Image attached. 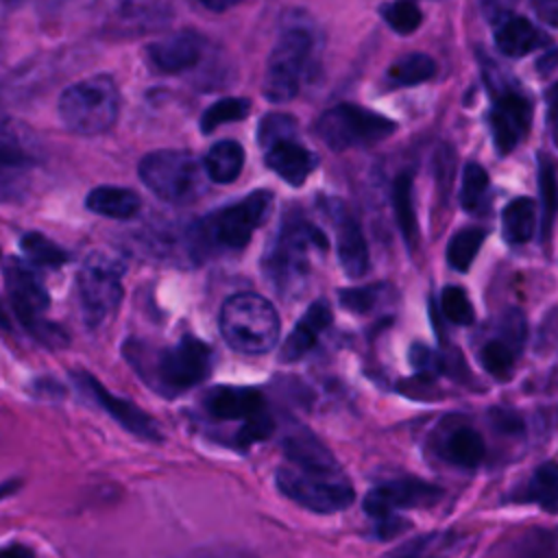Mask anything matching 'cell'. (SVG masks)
I'll list each match as a JSON object with an SVG mask.
<instances>
[{
	"instance_id": "1",
	"label": "cell",
	"mask_w": 558,
	"mask_h": 558,
	"mask_svg": "<svg viewBox=\"0 0 558 558\" xmlns=\"http://www.w3.org/2000/svg\"><path fill=\"white\" fill-rule=\"evenodd\" d=\"M323 251H327L325 233L303 216L288 214L262 257V272L279 296H301L312 275L314 253Z\"/></svg>"
},
{
	"instance_id": "2",
	"label": "cell",
	"mask_w": 558,
	"mask_h": 558,
	"mask_svg": "<svg viewBox=\"0 0 558 558\" xmlns=\"http://www.w3.org/2000/svg\"><path fill=\"white\" fill-rule=\"evenodd\" d=\"M320 39L316 24L303 13L286 15L279 37L268 54L262 92L270 102L292 100L301 83L314 72Z\"/></svg>"
},
{
	"instance_id": "3",
	"label": "cell",
	"mask_w": 558,
	"mask_h": 558,
	"mask_svg": "<svg viewBox=\"0 0 558 558\" xmlns=\"http://www.w3.org/2000/svg\"><path fill=\"white\" fill-rule=\"evenodd\" d=\"M270 207L272 194L268 190H255L231 205L214 209L192 225L187 233L190 255L207 259L242 251L251 242L255 229L266 220Z\"/></svg>"
},
{
	"instance_id": "4",
	"label": "cell",
	"mask_w": 558,
	"mask_h": 558,
	"mask_svg": "<svg viewBox=\"0 0 558 558\" xmlns=\"http://www.w3.org/2000/svg\"><path fill=\"white\" fill-rule=\"evenodd\" d=\"M279 329L281 323L275 307L255 292H238L220 310L222 338L240 353H268L279 340Z\"/></svg>"
},
{
	"instance_id": "5",
	"label": "cell",
	"mask_w": 558,
	"mask_h": 558,
	"mask_svg": "<svg viewBox=\"0 0 558 558\" xmlns=\"http://www.w3.org/2000/svg\"><path fill=\"white\" fill-rule=\"evenodd\" d=\"M144 185L166 203L185 205L207 192L209 174L187 150H155L148 153L137 166Z\"/></svg>"
},
{
	"instance_id": "6",
	"label": "cell",
	"mask_w": 558,
	"mask_h": 558,
	"mask_svg": "<svg viewBox=\"0 0 558 558\" xmlns=\"http://www.w3.org/2000/svg\"><path fill=\"white\" fill-rule=\"evenodd\" d=\"M120 109V94L111 76L96 74L63 89L59 118L72 133L98 135L113 126Z\"/></svg>"
},
{
	"instance_id": "7",
	"label": "cell",
	"mask_w": 558,
	"mask_h": 558,
	"mask_svg": "<svg viewBox=\"0 0 558 558\" xmlns=\"http://www.w3.org/2000/svg\"><path fill=\"white\" fill-rule=\"evenodd\" d=\"M4 290L15 316L33 336L48 347H63L68 342V336L59 327L44 320L50 296L39 275L28 264L17 257L4 259Z\"/></svg>"
},
{
	"instance_id": "8",
	"label": "cell",
	"mask_w": 558,
	"mask_h": 558,
	"mask_svg": "<svg viewBox=\"0 0 558 558\" xmlns=\"http://www.w3.org/2000/svg\"><path fill=\"white\" fill-rule=\"evenodd\" d=\"M122 264L107 253H92L78 275V303L83 323L96 331L105 327L122 301Z\"/></svg>"
},
{
	"instance_id": "9",
	"label": "cell",
	"mask_w": 558,
	"mask_h": 558,
	"mask_svg": "<svg viewBox=\"0 0 558 558\" xmlns=\"http://www.w3.org/2000/svg\"><path fill=\"white\" fill-rule=\"evenodd\" d=\"M150 386L163 395H179L211 373V347L194 336H183L177 344L161 349L150 368L140 371Z\"/></svg>"
},
{
	"instance_id": "10",
	"label": "cell",
	"mask_w": 558,
	"mask_h": 558,
	"mask_svg": "<svg viewBox=\"0 0 558 558\" xmlns=\"http://www.w3.org/2000/svg\"><path fill=\"white\" fill-rule=\"evenodd\" d=\"M395 131L397 124L386 116L351 102L336 105L316 120L318 140L333 150L371 146L390 137Z\"/></svg>"
},
{
	"instance_id": "11",
	"label": "cell",
	"mask_w": 558,
	"mask_h": 558,
	"mask_svg": "<svg viewBox=\"0 0 558 558\" xmlns=\"http://www.w3.org/2000/svg\"><path fill=\"white\" fill-rule=\"evenodd\" d=\"M277 488L301 508H307L318 514L340 512L349 508L355 499L353 484L344 473H310L294 469L290 464L277 469Z\"/></svg>"
},
{
	"instance_id": "12",
	"label": "cell",
	"mask_w": 558,
	"mask_h": 558,
	"mask_svg": "<svg viewBox=\"0 0 558 558\" xmlns=\"http://www.w3.org/2000/svg\"><path fill=\"white\" fill-rule=\"evenodd\" d=\"M440 497L442 490L429 482L416 477H399L375 486L364 499V510L375 519H384L397 514V510L434 506Z\"/></svg>"
},
{
	"instance_id": "13",
	"label": "cell",
	"mask_w": 558,
	"mask_h": 558,
	"mask_svg": "<svg viewBox=\"0 0 558 558\" xmlns=\"http://www.w3.org/2000/svg\"><path fill=\"white\" fill-rule=\"evenodd\" d=\"M72 379L94 403H98L109 416H113V421L120 423L126 432H131L137 438H144V440H153V442L161 440V432H159L157 423L144 410H140L129 399L109 392L94 375L74 371Z\"/></svg>"
},
{
	"instance_id": "14",
	"label": "cell",
	"mask_w": 558,
	"mask_h": 558,
	"mask_svg": "<svg viewBox=\"0 0 558 558\" xmlns=\"http://www.w3.org/2000/svg\"><path fill=\"white\" fill-rule=\"evenodd\" d=\"M488 122L497 150L506 155L525 137L532 122V102L523 94L501 87L493 96Z\"/></svg>"
},
{
	"instance_id": "15",
	"label": "cell",
	"mask_w": 558,
	"mask_h": 558,
	"mask_svg": "<svg viewBox=\"0 0 558 558\" xmlns=\"http://www.w3.org/2000/svg\"><path fill=\"white\" fill-rule=\"evenodd\" d=\"M281 449H283L288 464L294 469L310 471V473H325V475L342 473L331 449H327V445L307 427H301V425L292 427L283 436Z\"/></svg>"
},
{
	"instance_id": "16",
	"label": "cell",
	"mask_w": 558,
	"mask_h": 558,
	"mask_svg": "<svg viewBox=\"0 0 558 558\" xmlns=\"http://www.w3.org/2000/svg\"><path fill=\"white\" fill-rule=\"evenodd\" d=\"M205 41L192 31H179L146 46L148 63L161 74H177L198 63Z\"/></svg>"
},
{
	"instance_id": "17",
	"label": "cell",
	"mask_w": 558,
	"mask_h": 558,
	"mask_svg": "<svg viewBox=\"0 0 558 558\" xmlns=\"http://www.w3.org/2000/svg\"><path fill=\"white\" fill-rule=\"evenodd\" d=\"M266 166L281 177L288 185H303L305 179L314 172L318 159L312 150H307L296 135H286L275 140L264 148Z\"/></svg>"
},
{
	"instance_id": "18",
	"label": "cell",
	"mask_w": 558,
	"mask_h": 558,
	"mask_svg": "<svg viewBox=\"0 0 558 558\" xmlns=\"http://www.w3.org/2000/svg\"><path fill=\"white\" fill-rule=\"evenodd\" d=\"M329 214L333 218L338 262L351 279H360L368 270V264H371L364 231H362L360 222L351 214H347L342 207H333V211H329Z\"/></svg>"
},
{
	"instance_id": "19",
	"label": "cell",
	"mask_w": 558,
	"mask_h": 558,
	"mask_svg": "<svg viewBox=\"0 0 558 558\" xmlns=\"http://www.w3.org/2000/svg\"><path fill=\"white\" fill-rule=\"evenodd\" d=\"M203 405L218 421H248L266 410L262 392L248 386H214L203 397Z\"/></svg>"
},
{
	"instance_id": "20",
	"label": "cell",
	"mask_w": 558,
	"mask_h": 558,
	"mask_svg": "<svg viewBox=\"0 0 558 558\" xmlns=\"http://www.w3.org/2000/svg\"><path fill=\"white\" fill-rule=\"evenodd\" d=\"M166 17L168 11L159 0H116L105 24L116 35H142L159 26Z\"/></svg>"
},
{
	"instance_id": "21",
	"label": "cell",
	"mask_w": 558,
	"mask_h": 558,
	"mask_svg": "<svg viewBox=\"0 0 558 558\" xmlns=\"http://www.w3.org/2000/svg\"><path fill=\"white\" fill-rule=\"evenodd\" d=\"M329 323H331L329 305L325 301L312 303L305 310V314L299 318V323L294 325L290 336L283 340V344L279 349L281 362H296L305 353H310V349L318 342L320 333L329 327Z\"/></svg>"
},
{
	"instance_id": "22",
	"label": "cell",
	"mask_w": 558,
	"mask_h": 558,
	"mask_svg": "<svg viewBox=\"0 0 558 558\" xmlns=\"http://www.w3.org/2000/svg\"><path fill=\"white\" fill-rule=\"evenodd\" d=\"M493 35H495V44H497L499 52L506 57H512V59L530 54L543 41V35L538 33V28L532 26V22L527 17L514 15V13L499 17Z\"/></svg>"
},
{
	"instance_id": "23",
	"label": "cell",
	"mask_w": 558,
	"mask_h": 558,
	"mask_svg": "<svg viewBox=\"0 0 558 558\" xmlns=\"http://www.w3.org/2000/svg\"><path fill=\"white\" fill-rule=\"evenodd\" d=\"M85 205L89 211H94L98 216L124 220L140 211L142 198L133 190H126V187L100 185V187H94L85 196Z\"/></svg>"
},
{
	"instance_id": "24",
	"label": "cell",
	"mask_w": 558,
	"mask_h": 558,
	"mask_svg": "<svg viewBox=\"0 0 558 558\" xmlns=\"http://www.w3.org/2000/svg\"><path fill=\"white\" fill-rule=\"evenodd\" d=\"M440 451L447 462L462 469H475L484 460L486 445L480 432H475L473 427L460 425L445 436Z\"/></svg>"
},
{
	"instance_id": "25",
	"label": "cell",
	"mask_w": 558,
	"mask_h": 558,
	"mask_svg": "<svg viewBox=\"0 0 558 558\" xmlns=\"http://www.w3.org/2000/svg\"><path fill=\"white\" fill-rule=\"evenodd\" d=\"M205 168L214 183H231L240 177L244 166V150L233 140L216 142L205 155Z\"/></svg>"
},
{
	"instance_id": "26",
	"label": "cell",
	"mask_w": 558,
	"mask_h": 558,
	"mask_svg": "<svg viewBox=\"0 0 558 558\" xmlns=\"http://www.w3.org/2000/svg\"><path fill=\"white\" fill-rule=\"evenodd\" d=\"M536 227V205L527 196L512 198L501 211L504 238L510 244H523L534 235Z\"/></svg>"
},
{
	"instance_id": "27",
	"label": "cell",
	"mask_w": 558,
	"mask_h": 558,
	"mask_svg": "<svg viewBox=\"0 0 558 558\" xmlns=\"http://www.w3.org/2000/svg\"><path fill=\"white\" fill-rule=\"evenodd\" d=\"M436 74V61L425 52H408L399 57L386 72L388 87H412Z\"/></svg>"
},
{
	"instance_id": "28",
	"label": "cell",
	"mask_w": 558,
	"mask_h": 558,
	"mask_svg": "<svg viewBox=\"0 0 558 558\" xmlns=\"http://www.w3.org/2000/svg\"><path fill=\"white\" fill-rule=\"evenodd\" d=\"M523 499L534 501L543 512L558 514V462H543L536 466Z\"/></svg>"
},
{
	"instance_id": "29",
	"label": "cell",
	"mask_w": 558,
	"mask_h": 558,
	"mask_svg": "<svg viewBox=\"0 0 558 558\" xmlns=\"http://www.w3.org/2000/svg\"><path fill=\"white\" fill-rule=\"evenodd\" d=\"M392 205L397 214L399 231L408 244V248H414L416 242V218H414V205H412V172H401L392 185Z\"/></svg>"
},
{
	"instance_id": "30",
	"label": "cell",
	"mask_w": 558,
	"mask_h": 558,
	"mask_svg": "<svg viewBox=\"0 0 558 558\" xmlns=\"http://www.w3.org/2000/svg\"><path fill=\"white\" fill-rule=\"evenodd\" d=\"M20 248L28 257V262L35 264V266L59 268V266H63L70 259L65 248H61L59 244H54L52 240H48L39 231H26L20 238Z\"/></svg>"
},
{
	"instance_id": "31",
	"label": "cell",
	"mask_w": 558,
	"mask_h": 558,
	"mask_svg": "<svg viewBox=\"0 0 558 558\" xmlns=\"http://www.w3.org/2000/svg\"><path fill=\"white\" fill-rule=\"evenodd\" d=\"M486 238V231L480 227H466L460 229L447 244V262L453 270L466 272L469 266L473 264L482 242Z\"/></svg>"
},
{
	"instance_id": "32",
	"label": "cell",
	"mask_w": 558,
	"mask_h": 558,
	"mask_svg": "<svg viewBox=\"0 0 558 558\" xmlns=\"http://www.w3.org/2000/svg\"><path fill=\"white\" fill-rule=\"evenodd\" d=\"M538 190H541V207H543L541 233L543 238H547L558 209V183H556L554 163L545 157H541V163H538Z\"/></svg>"
},
{
	"instance_id": "33",
	"label": "cell",
	"mask_w": 558,
	"mask_h": 558,
	"mask_svg": "<svg viewBox=\"0 0 558 558\" xmlns=\"http://www.w3.org/2000/svg\"><path fill=\"white\" fill-rule=\"evenodd\" d=\"M251 111V100L246 98H222L209 105L201 116V131L211 133L225 122H238L244 120Z\"/></svg>"
},
{
	"instance_id": "34",
	"label": "cell",
	"mask_w": 558,
	"mask_h": 558,
	"mask_svg": "<svg viewBox=\"0 0 558 558\" xmlns=\"http://www.w3.org/2000/svg\"><path fill=\"white\" fill-rule=\"evenodd\" d=\"M488 183H490L488 174L480 163L475 161L466 163L462 172V185H460V205L466 211H477L488 192Z\"/></svg>"
},
{
	"instance_id": "35",
	"label": "cell",
	"mask_w": 558,
	"mask_h": 558,
	"mask_svg": "<svg viewBox=\"0 0 558 558\" xmlns=\"http://www.w3.org/2000/svg\"><path fill=\"white\" fill-rule=\"evenodd\" d=\"M517 349L510 347L504 338H493L488 340L482 349H480V362L484 366V371H488L495 377H506L512 371L514 357H517Z\"/></svg>"
},
{
	"instance_id": "36",
	"label": "cell",
	"mask_w": 558,
	"mask_h": 558,
	"mask_svg": "<svg viewBox=\"0 0 558 558\" xmlns=\"http://www.w3.org/2000/svg\"><path fill=\"white\" fill-rule=\"evenodd\" d=\"M381 17L399 35L414 33L418 28V24L423 22V13L412 0H395V2L384 4Z\"/></svg>"
},
{
	"instance_id": "37",
	"label": "cell",
	"mask_w": 558,
	"mask_h": 558,
	"mask_svg": "<svg viewBox=\"0 0 558 558\" xmlns=\"http://www.w3.org/2000/svg\"><path fill=\"white\" fill-rule=\"evenodd\" d=\"M440 307H442V314L456 325H471L473 318H475L473 305H471L466 292L460 286L442 288Z\"/></svg>"
},
{
	"instance_id": "38",
	"label": "cell",
	"mask_w": 558,
	"mask_h": 558,
	"mask_svg": "<svg viewBox=\"0 0 558 558\" xmlns=\"http://www.w3.org/2000/svg\"><path fill=\"white\" fill-rule=\"evenodd\" d=\"M447 547V538L440 534H427L418 536L405 545H401L392 556L388 558H442Z\"/></svg>"
},
{
	"instance_id": "39",
	"label": "cell",
	"mask_w": 558,
	"mask_h": 558,
	"mask_svg": "<svg viewBox=\"0 0 558 558\" xmlns=\"http://www.w3.org/2000/svg\"><path fill=\"white\" fill-rule=\"evenodd\" d=\"M286 135H296L294 118H290L286 113H268L259 122V144H262V148H266L268 144H272L275 140L286 137Z\"/></svg>"
},
{
	"instance_id": "40",
	"label": "cell",
	"mask_w": 558,
	"mask_h": 558,
	"mask_svg": "<svg viewBox=\"0 0 558 558\" xmlns=\"http://www.w3.org/2000/svg\"><path fill=\"white\" fill-rule=\"evenodd\" d=\"M275 429V423L268 414V410L251 416L248 421H244V425L240 427L238 432V445L240 447H248L253 442H259V440H266Z\"/></svg>"
},
{
	"instance_id": "41",
	"label": "cell",
	"mask_w": 558,
	"mask_h": 558,
	"mask_svg": "<svg viewBox=\"0 0 558 558\" xmlns=\"http://www.w3.org/2000/svg\"><path fill=\"white\" fill-rule=\"evenodd\" d=\"M377 294H379V286H368V288H351V290H342L340 292V303L357 314H364L368 310H373V305L377 303Z\"/></svg>"
},
{
	"instance_id": "42",
	"label": "cell",
	"mask_w": 558,
	"mask_h": 558,
	"mask_svg": "<svg viewBox=\"0 0 558 558\" xmlns=\"http://www.w3.org/2000/svg\"><path fill=\"white\" fill-rule=\"evenodd\" d=\"M499 338H504L517 351L525 340V316L519 310H508L499 323Z\"/></svg>"
},
{
	"instance_id": "43",
	"label": "cell",
	"mask_w": 558,
	"mask_h": 558,
	"mask_svg": "<svg viewBox=\"0 0 558 558\" xmlns=\"http://www.w3.org/2000/svg\"><path fill=\"white\" fill-rule=\"evenodd\" d=\"M532 4L541 22L558 28V0H532Z\"/></svg>"
},
{
	"instance_id": "44",
	"label": "cell",
	"mask_w": 558,
	"mask_h": 558,
	"mask_svg": "<svg viewBox=\"0 0 558 558\" xmlns=\"http://www.w3.org/2000/svg\"><path fill=\"white\" fill-rule=\"evenodd\" d=\"M547 122L551 129V137L558 146V83L547 89Z\"/></svg>"
},
{
	"instance_id": "45",
	"label": "cell",
	"mask_w": 558,
	"mask_h": 558,
	"mask_svg": "<svg viewBox=\"0 0 558 558\" xmlns=\"http://www.w3.org/2000/svg\"><path fill=\"white\" fill-rule=\"evenodd\" d=\"M514 2H517V0H480L484 13H486L488 17H495V20L508 15L510 9L514 7Z\"/></svg>"
},
{
	"instance_id": "46",
	"label": "cell",
	"mask_w": 558,
	"mask_h": 558,
	"mask_svg": "<svg viewBox=\"0 0 558 558\" xmlns=\"http://www.w3.org/2000/svg\"><path fill=\"white\" fill-rule=\"evenodd\" d=\"M0 558H35L33 549L22 545V543H13V545H7L0 554Z\"/></svg>"
},
{
	"instance_id": "47",
	"label": "cell",
	"mask_w": 558,
	"mask_h": 558,
	"mask_svg": "<svg viewBox=\"0 0 558 558\" xmlns=\"http://www.w3.org/2000/svg\"><path fill=\"white\" fill-rule=\"evenodd\" d=\"M242 0H201V4L205 7V9H209V11H216V13H220V11H227V9H231V7H235V4H240Z\"/></svg>"
},
{
	"instance_id": "48",
	"label": "cell",
	"mask_w": 558,
	"mask_h": 558,
	"mask_svg": "<svg viewBox=\"0 0 558 558\" xmlns=\"http://www.w3.org/2000/svg\"><path fill=\"white\" fill-rule=\"evenodd\" d=\"M2 2H4V7H7V9H11V7H15V4H20V2H22V0H2Z\"/></svg>"
}]
</instances>
